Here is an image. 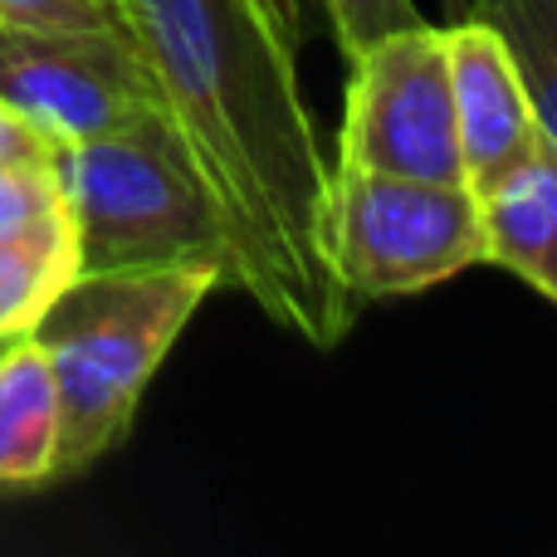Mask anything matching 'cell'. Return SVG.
I'll return each instance as SVG.
<instances>
[{"label": "cell", "mask_w": 557, "mask_h": 557, "mask_svg": "<svg viewBox=\"0 0 557 557\" xmlns=\"http://www.w3.org/2000/svg\"><path fill=\"white\" fill-rule=\"evenodd\" d=\"M445 10H450V15H465V10H470V0H441Z\"/></svg>", "instance_id": "9a60e30c"}, {"label": "cell", "mask_w": 557, "mask_h": 557, "mask_svg": "<svg viewBox=\"0 0 557 557\" xmlns=\"http://www.w3.org/2000/svg\"><path fill=\"white\" fill-rule=\"evenodd\" d=\"M0 103L54 147L166 117L133 35L25 29L0 20Z\"/></svg>", "instance_id": "8992f818"}, {"label": "cell", "mask_w": 557, "mask_h": 557, "mask_svg": "<svg viewBox=\"0 0 557 557\" xmlns=\"http://www.w3.org/2000/svg\"><path fill=\"white\" fill-rule=\"evenodd\" d=\"M123 15L211 186L231 284L304 343L337 347L357 304L327 264L333 157L308 117L298 54L255 0H123Z\"/></svg>", "instance_id": "6da1fadb"}, {"label": "cell", "mask_w": 557, "mask_h": 557, "mask_svg": "<svg viewBox=\"0 0 557 557\" xmlns=\"http://www.w3.org/2000/svg\"><path fill=\"white\" fill-rule=\"evenodd\" d=\"M54 172L74 221L78 274L225 260L221 211L172 117L59 147Z\"/></svg>", "instance_id": "3957f363"}, {"label": "cell", "mask_w": 557, "mask_h": 557, "mask_svg": "<svg viewBox=\"0 0 557 557\" xmlns=\"http://www.w3.org/2000/svg\"><path fill=\"white\" fill-rule=\"evenodd\" d=\"M445 49H450V94L465 182H470V191H484L533 152L543 123L513 54L484 20L460 15L455 25H445Z\"/></svg>", "instance_id": "52a82bcc"}, {"label": "cell", "mask_w": 557, "mask_h": 557, "mask_svg": "<svg viewBox=\"0 0 557 557\" xmlns=\"http://www.w3.org/2000/svg\"><path fill=\"white\" fill-rule=\"evenodd\" d=\"M347 64L352 84L337 162L411 182H465L445 25H401L357 49Z\"/></svg>", "instance_id": "5b68a950"}, {"label": "cell", "mask_w": 557, "mask_h": 557, "mask_svg": "<svg viewBox=\"0 0 557 557\" xmlns=\"http://www.w3.org/2000/svg\"><path fill=\"white\" fill-rule=\"evenodd\" d=\"M318 10H323V25L333 29L337 49H343L347 59H352L357 49H367L372 39L421 20L411 0H318Z\"/></svg>", "instance_id": "7c38bea8"}, {"label": "cell", "mask_w": 557, "mask_h": 557, "mask_svg": "<svg viewBox=\"0 0 557 557\" xmlns=\"http://www.w3.org/2000/svg\"><path fill=\"white\" fill-rule=\"evenodd\" d=\"M0 343H10V333H5V327H0Z\"/></svg>", "instance_id": "2e32d148"}, {"label": "cell", "mask_w": 557, "mask_h": 557, "mask_svg": "<svg viewBox=\"0 0 557 557\" xmlns=\"http://www.w3.org/2000/svg\"><path fill=\"white\" fill-rule=\"evenodd\" d=\"M465 15L484 20L504 39L543 133L557 143V0H470Z\"/></svg>", "instance_id": "8fae6325"}, {"label": "cell", "mask_w": 557, "mask_h": 557, "mask_svg": "<svg viewBox=\"0 0 557 557\" xmlns=\"http://www.w3.org/2000/svg\"><path fill=\"white\" fill-rule=\"evenodd\" d=\"M327 264L352 298H406L484 264L480 201L465 182H411L333 162Z\"/></svg>", "instance_id": "277c9868"}, {"label": "cell", "mask_w": 557, "mask_h": 557, "mask_svg": "<svg viewBox=\"0 0 557 557\" xmlns=\"http://www.w3.org/2000/svg\"><path fill=\"white\" fill-rule=\"evenodd\" d=\"M59 480V386L29 333L0 343V494Z\"/></svg>", "instance_id": "9c48e42d"}, {"label": "cell", "mask_w": 557, "mask_h": 557, "mask_svg": "<svg viewBox=\"0 0 557 557\" xmlns=\"http://www.w3.org/2000/svg\"><path fill=\"white\" fill-rule=\"evenodd\" d=\"M255 5L264 10V20H270V29L288 54H298L308 45V35H313V20H323L318 0H255Z\"/></svg>", "instance_id": "4fadbf2b"}, {"label": "cell", "mask_w": 557, "mask_h": 557, "mask_svg": "<svg viewBox=\"0 0 557 557\" xmlns=\"http://www.w3.org/2000/svg\"><path fill=\"white\" fill-rule=\"evenodd\" d=\"M484 231V260L519 274L529 288L557 304V143H533L494 186L474 191Z\"/></svg>", "instance_id": "ba28073f"}, {"label": "cell", "mask_w": 557, "mask_h": 557, "mask_svg": "<svg viewBox=\"0 0 557 557\" xmlns=\"http://www.w3.org/2000/svg\"><path fill=\"white\" fill-rule=\"evenodd\" d=\"M221 284H231L225 260H182L78 274L59 288L29 327L59 386V480L88 470L123 441L157 367Z\"/></svg>", "instance_id": "7a4b0ae2"}, {"label": "cell", "mask_w": 557, "mask_h": 557, "mask_svg": "<svg viewBox=\"0 0 557 557\" xmlns=\"http://www.w3.org/2000/svg\"><path fill=\"white\" fill-rule=\"evenodd\" d=\"M78 278V240L69 206L0 231V327L10 337L29 333L35 318Z\"/></svg>", "instance_id": "30bf717a"}, {"label": "cell", "mask_w": 557, "mask_h": 557, "mask_svg": "<svg viewBox=\"0 0 557 557\" xmlns=\"http://www.w3.org/2000/svg\"><path fill=\"white\" fill-rule=\"evenodd\" d=\"M54 152H59V147L49 143V137H39L25 117H15L5 103H0V166H10V162H45V157H54Z\"/></svg>", "instance_id": "5bb4252c"}]
</instances>
